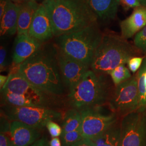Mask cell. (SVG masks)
<instances>
[{"label":"cell","mask_w":146,"mask_h":146,"mask_svg":"<svg viewBox=\"0 0 146 146\" xmlns=\"http://www.w3.org/2000/svg\"><path fill=\"white\" fill-rule=\"evenodd\" d=\"M15 67V71L37 88L52 95L63 94L64 84L58 66L55 44L43 43L31 56Z\"/></svg>","instance_id":"cell-1"},{"label":"cell","mask_w":146,"mask_h":146,"mask_svg":"<svg viewBox=\"0 0 146 146\" xmlns=\"http://www.w3.org/2000/svg\"><path fill=\"white\" fill-rule=\"evenodd\" d=\"M42 4L55 37L98 23V17L86 0H44Z\"/></svg>","instance_id":"cell-2"},{"label":"cell","mask_w":146,"mask_h":146,"mask_svg":"<svg viewBox=\"0 0 146 146\" xmlns=\"http://www.w3.org/2000/svg\"><path fill=\"white\" fill-rule=\"evenodd\" d=\"M103 35L97 23L78 31L56 37L55 44L64 54L90 67Z\"/></svg>","instance_id":"cell-3"},{"label":"cell","mask_w":146,"mask_h":146,"mask_svg":"<svg viewBox=\"0 0 146 146\" xmlns=\"http://www.w3.org/2000/svg\"><path fill=\"white\" fill-rule=\"evenodd\" d=\"M135 54V49L125 38L105 34L95 52L90 69L99 74H109L116 67L127 63Z\"/></svg>","instance_id":"cell-4"},{"label":"cell","mask_w":146,"mask_h":146,"mask_svg":"<svg viewBox=\"0 0 146 146\" xmlns=\"http://www.w3.org/2000/svg\"><path fill=\"white\" fill-rule=\"evenodd\" d=\"M101 74L89 69L77 84L69 90L68 101L73 108L81 110L101 106L107 96V90Z\"/></svg>","instance_id":"cell-5"},{"label":"cell","mask_w":146,"mask_h":146,"mask_svg":"<svg viewBox=\"0 0 146 146\" xmlns=\"http://www.w3.org/2000/svg\"><path fill=\"white\" fill-rule=\"evenodd\" d=\"M7 114L9 119L25 123L36 129H41L51 121L60 120V112L40 106L16 107L9 106Z\"/></svg>","instance_id":"cell-6"},{"label":"cell","mask_w":146,"mask_h":146,"mask_svg":"<svg viewBox=\"0 0 146 146\" xmlns=\"http://www.w3.org/2000/svg\"><path fill=\"white\" fill-rule=\"evenodd\" d=\"M82 116L81 132L83 138L93 140L115 125L117 116L114 113H106L100 106L80 110Z\"/></svg>","instance_id":"cell-7"},{"label":"cell","mask_w":146,"mask_h":146,"mask_svg":"<svg viewBox=\"0 0 146 146\" xmlns=\"http://www.w3.org/2000/svg\"><path fill=\"white\" fill-rule=\"evenodd\" d=\"M121 130L122 146H145L146 110H137L125 115Z\"/></svg>","instance_id":"cell-8"},{"label":"cell","mask_w":146,"mask_h":146,"mask_svg":"<svg viewBox=\"0 0 146 146\" xmlns=\"http://www.w3.org/2000/svg\"><path fill=\"white\" fill-rule=\"evenodd\" d=\"M110 104L112 110L124 116L139 110L137 75L116 86Z\"/></svg>","instance_id":"cell-9"},{"label":"cell","mask_w":146,"mask_h":146,"mask_svg":"<svg viewBox=\"0 0 146 146\" xmlns=\"http://www.w3.org/2000/svg\"><path fill=\"white\" fill-rule=\"evenodd\" d=\"M2 92L21 95L32 100L38 106L46 107L48 96L52 95L33 85L16 71L11 72L5 85L1 90Z\"/></svg>","instance_id":"cell-10"},{"label":"cell","mask_w":146,"mask_h":146,"mask_svg":"<svg viewBox=\"0 0 146 146\" xmlns=\"http://www.w3.org/2000/svg\"><path fill=\"white\" fill-rule=\"evenodd\" d=\"M57 50L58 63L63 82L69 90L78 82L90 67L70 57L58 48Z\"/></svg>","instance_id":"cell-11"},{"label":"cell","mask_w":146,"mask_h":146,"mask_svg":"<svg viewBox=\"0 0 146 146\" xmlns=\"http://www.w3.org/2000/svg\"><path fill=\"white\" fill-rule=\"evenodd\" d=\"M28 34L31 36L43 43L54 37L52 22L42 3L34 14Z\"/></svg>","instance_id":"cell-12"},{"label":"cell","mask_w":146,"mask_h":146,"mask_svg":"<svg viewBox=\"0 0 146 146\" xmlns=\"http://www.w3.org/2000/svg\"><path fill=\"white\" fill-rule=\"evenodd\" d=\"M43 44L29 34L17 35L13 54V63L19 66L36 52Z\"/></svg>","instance_id":"cell-13"},{"label":"cell","mask_w":146,"mask_h":146,"mask_svg":"<svg viewBox=\"0 0 146 146\" xmlns=\"http://www.w3.org/2000/svg\"><path fill=\"white\" fill-rule=\"evenodd\" d=\"M13 146H29L40 137L36 128L18 121H13L9 127Z\"/></svg>","instance_id":"cell-14"},{"label":"cell","mask_w":146,"mask_h":146,"mask_svg":"<svg viewBox=\"0 0 146 146\" xmlns=\"http://www.w3.org/2000/svg\"><path fill=\"white\" fill-rule=\"evenodd\" d=\"M146 26V7L135 8L131 15L120 23L121 37L128 39L134 36Z\"/></svg>","instance_id":"cell-15"},{"label":"cell","mask_w":146,"mask_h":146,"mask_svg":"<svg viewBox=\"0 0 146 146\" xmlns=\"http://www.w3.org/2000/svg\"><path fill=\"white\" fill-rule=\"evenodd\" d=\"M21 3L11 0L0 23L1 36H12L17 32V25Z\"/></svg>","instance_id":"cell-16"},{"label":"cell","mask_w":146,"mask_h":146,"mask_svg":"<svg viewBox=\"0 0 146 146\" xmlns=\"http://www.w3.org/2000/svg\"><path fill=\"white\" fill-rule=\"evenodd\" d=\"M98 19L109 21L116 16L118 3L116 0H86Z\"/></svg>","instance_id":"cell-17"},{"label":"cell","mask_w":146,"mask_h":146,"mask_svg":"<svg viewBox=\"0 0 146 146\" xmlns=\"http://www.w3.org/2000/svg\"><path fill=\"white\" fill-rule=\"evenodd\" d=\"M40 5V4H38L35 0L21 3L17 35L29 34V30L33 17Z\"/></svg>","instance_id":"cell-18"},{"label":"cell","mask_w":146,"mask_h":146,"mask_svg":"<svg viewBox=\"0 0 146 146\" xmlns=\"http://www.w3.org/2000/svg\"><path fill=\"white\" fill-rule=\"evenodd\" d=\"M92 140L94 146H122L121 126L115 124L102 135Z\"/></svg>","instance_id":"cell-19"},{"label":"cell","mask_w":146,"mask_h":146,"mask_svg":"<svg viewBox=\"0 0 146 146\" xmlns=\"http://www.w3.org/2000/svg\"><path fill=\"white\" fill-rule=\"evenodd\" d=\"M81 123L82 116L80 110L74 108L68 110L63 121L62 133L80 129Z\"/></svg>","instance_id":"cell-20"},{"label":"cell","mask_w":146,"mask_h":146,"mask_svg":"<svg viewBox=\"0 0 146 146\" xmlns=\"http://www.w3.org/2000/svg\"><path fill=\"white\" fill-rule=\"evenodd\" d=\"M146 72V61H145L137 74V87L139 98V110H146V87L144 80Z\"/></svg>","instance_id":"cell-21"},{"label":"cell","mask_w":146,"mask_h":146,"mask_svg":"<svg viewBox=\"0 0 146 146\" xmlns=\"http://www.w3.org/2000/svg\"><path fill=\"white\" fill-rule=\"evenodd\" d=\"M115 86H117L131 78V74L128 68L125 64H121L113 69L110 74Z\"/></svg>","instance_id":"cell-22"},{"label":"cell","mask_w":146,"mask_h":146,"mask_svg":"<svg viewBox=\"0 0 146 146\" xmlns=\"http://www.w3.org/2000/svg\"><path fill=\"white\" fill-rule=\"evenodd\" d=\"M60 136L62 146H70L83 138L81 129L62 133Z\"/></svg>","instance_id":"cell-23"},{"label":"cell","mask_w":146,"mask_h":146,"mask_svg":"<svg viewBox=\"0 0 146 146\" xmlns=\"http://www.w3.org/2000/svg\"><path fill=\"white\" fill-rule=\"evenodd\" d=\"M134 44L138 49L146 50V26L136 34Z\"/></svg>","instance_id":"cell-24"},{"label":"cell","mask_w":146,"mask_h":146,"mask_svg":"<svg viewBox=\"0 0 146 146\" xmlns=\"http://www.w3.org/2000/svg\"><path fill=\"white\" fill-rule=\"evenodd\" d=\"M47 129L52 137H56L61 135L62 133V128L54 121L48 122L46 125Z\"/></svg>","instance_id":"cell-25"},{"label":"cell","mask_w":146,"mask_h":146,"mask_svg":"<svg viewBox=\"0 0 146 146\" xmlns=\"http://www.w3.org/2000/svg\"><path fill=\"white\" fill-rule=\"evenodd\" d=\"M143 58L142 57L134 56L131 58L128 61L127 64L128 68L131 72L135 73L140 68Z\"/></svg>","instance_id":"cell-26"},{"label":"cell","mask_w":146,"mask_h":146,"mask_svg":"<svg viewBox=\"0 0 146 146\" xmlns=\"http://www.w3.org/2000/svg\"><path fill=\"white\" fill-rule=\"evenodd\" d=\"M119 5L122 6L125 10L141 6L139 0H116Z\"/></svg>","instance_id":"cell-27"},{"label":"cell","mask_w":146,"mask_h":146,"mask_svg":"<svg viewBox=\"0 0 146 146\" xmlns=\"http://www.w3.org/2000/svg\"><path fill=\"white\" fill-rule=\"evenodd\" d=\"M7 49L3 45L0 48V70L2 72L5 70L8 67V63L7 62Z\"/></svg>","instance_id":"cell-28"},{"label":"cell","mask_w":146,"mask_h":146,"mask_svg":"<svg viewBox=\"0 0 146 146\" xmlns=\"http://www.w3.org/2000/svg\"><path fill=\"white\" fill-rule=\"evenodd\" d=\"M0 146H13L11 139L3 132H1L0 134Z\"/></svg>","instance_id":"cell-29"},{"label":"cell","mask_w":146,"mask_h":146,"mask_svg":"<svg viewBox=\"0 0 146 146\" xmlns=\"http://www.w3.org/2000/svg\"><path fill=\"white\" fill-rule=\"evenodd\" d=\"M70 146H94L93 142L89 139L82 138Z\"/></svg>","instance_id":"cell-30"},{"label":"cell","mask_w":146,"mask_h":146,"mask_svg":"<svg viewBox=\"0 0 146 146\" xmlns=\"http://www.w3.org/2000/svg\"><path fill=\"white\" fill-rule=\"evenodd\" d=\"M11 0H0V19L3 15Z\"/></svg>","instance_id":"cell-31"},{"label":"cell","mask_w":146,"mask_h":146,"mask_svg":"<svg viewBox=\"0 0 146 146\" xmlns=\"http://www.w3.org/2000/svg\"><path fill=\"white\" fill-rule=\"evenodd\" d=\"M29 146H50V144L47 141L46 138L42 137L38 140H37L34 143Z\"/></svg>","instance_id":"cell-32"},{"label":"cell","mask_w":146,"mask_h":146,"mask_svg":"<svg viewBox=\"0 0 146 146\" xmlns=\"http://www.w3.org/2000/svg\"><path fill=\"white\" fill-rule=\"evenodd\" d=\"M49 144L50 146H62L61 141L59 138H58V137H52L49 142Z\"/></svg>","instance_id":"cell-33"},{"label":"cell","mask_w":146,"mask_h":146,"mask_svg":"<svg viewBox=\"0 0 146 146\" xmlns=\"http://www.w3.org/2000/svg\"><path fill=\"white\" fill-rule=\"evenodd\" d=\"M8 76L5 75H0V88L1 90L3 88L4 86L5 85V83L8 80Z\"/></svg>","instance_id":"cell-34"},{"label":"cell","mask_w":146,"mask_h":146,"mask_svg":"<svg viewBox=\"0 0 146 146\" xmlns=\"http://www.w3.org/2000/svg\"><path fill=\"white\" fill-rule=\"evenodd\" d=\"M141 5L146 7V0H139Z\"/></svg>","instance_id":"cell-35"},{"label":"cell","mask_w":146,"mask_h":146,"mask_svg":"<svg viewBox=\"0 0 146 146\" xmlns=\"http://www.w3.org/2000/svg\"><path fill=\"white\" fill-rule=\"evenodd\" d=\"M31 1V0H18L17 3H22V2H26V1ZM35 1H36V0H35Z\"/></svg>","instance_id":"cell-36"},{"label":"cell","mask_w":146,"mask_h":146,"mask_svg":"<svg viewBox=\"0 0 146 146\" xmlns=\"http://www.w3.org/2000/svg\"><path fill=\"white\" fill-rule=\"evenodd\" d=\"M144 80H145V86L146 87V72L145 74V78H144Z\"/></svg>","instance_id":"cell-37"},{"label":"cell","mask_w":146,"mask_h":146,"mask_svg":"<svg viewBox=\"0 0 146 146\" xmlns=\"http://www.w3.org/2000/svg\"><path fill=\"white\" fill-rule=\"evenodd\" d=\"M11 1L14 2H16V3H17V1H18V0H11Z\"/></svg>","instance_id":"cell-38"}]
</instances>
